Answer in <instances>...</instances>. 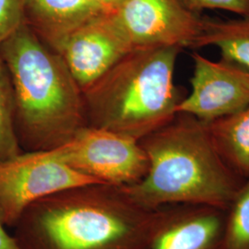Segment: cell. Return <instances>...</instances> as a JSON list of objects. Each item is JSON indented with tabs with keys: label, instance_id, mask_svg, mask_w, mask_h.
Here are the masks:
<instances>
[{
	"label": "cell",
	"instance_id": "obj_1",
	"mask_svg": "<svg viewBox=\"0 0 249 249\" xmlns=\"http://www.w3.org/2000/svg\"><path fill=\"white\" fill-rule=\"evenodd\" d=\"M162 213L137 204L122 187L89 184L28 207L13 236L21 249H150Z\"/></svg>",
	"mask_w": 249,
	"mask_h": 249
},
{
	"label": "cell",
	"instance_id": "obj_2",
	"mask_svg": "<svg viewBox=\"0 0 249 249\" xmlns=\"http://www.w3.org/2000/svg\"><path fill=\"white\" fill-rule=\"evenodd\" d=\"M140 144L149 169L141 181L122 188L143 208L196 205L226 211L245 180L224 161L207 125L195 116L178 113Z\"/></svg>",
	"mask_w": 249,
	"mask_h": 249
},
{
	"label": "cell",
	"instance_id": "obj_3",
	"mask_svg": "<svg viewBox=\"0 0 249 249\" xmlns=\"http://www.w3.org/2000/svg\"><path fill=\"white\" fill-rule=\"evenodd\" d=\"M15 100L23 151H49L86 125L82 90L61 55L23 22L0 45Z\"/></svg>",
	"mask_w": 249,
	"mask_h": 249
},
{
	"label": "cell",
	"instance_id": "obj_4",
	"mask_svg": "<svg viewBox=\"0 0 249 249\" xmlns=\"http://www.w3.org/2000/svg\"><path fill=\"white\" fill-rule=\"evenodd\" d=\"M183 49H134L82 91L86 123L140 142L168 124L185 97L174 81Z\"/></svg>",
	"mask_w": 249,
	"mask_h": 249
},
{
	"label": "cell",
	"instance_id": "obj_5",
	"mask_svg": "<svg viewBox=\"0 0 249 249\" xmlns=\"http://www.w3.org/2000/svg\"><path fill=\"white\" fill-rule=\"evenodd\" d=\"M51 151L71 168L99 184L131 186L149 169L140 142L88 124Z\"/></svg>",
	"mask_w": 249,
	"mask_h": 249
},
{
	"label": "cell",
	"instance_id": "obj_6",
	"mask_svg": "<svg viewBox=\"0 0 249 249\" xmlns=\"http://www.w3.org/2000/svg\"><path fill=\"white\" fill-rule=\"evenodd\" d=\"M99 184L59 160L51 150L22 151L0 162V220L14 227L28 207L71 187Z\"/></svg>",
	"mask_w": 249,
	"mask_h": 249
},
{
	"label": "cell",
	"instance_id": "obj_7",
	"mask_svg": "<svg viewBox=\"0 0 249 249\" xmlns=\"http://www.w3.org/2000/svg\"><path fill=\"white\" fill-rule=\"evenodd\" d=\"M109 16L132 49L175 46L194 49L203 15L181 0H124Z\"/></svg>",
	"mask_w": 249,
	"mask_h": 249
},
{
	"label": "cell",
	"instance_id": "obj_8",
	"mask_svg": "<svg viewBox=\"0 0 249 249\" xmlns=\"http://www.w3.org/2000/svg\"><path fill=\"white\" fill-rule=\"evenodd\" d=\"M191 91L180 102L178 113L195 116L205 124L237 113L249 106V71L221 58L213 61L192 53Z\"/></svg>",
	"mask_w": 249,
	"mask_h": 249
},
{
	"label": "cell",
	"instance_id": "obj_9",
	"mask_svg": "<svg viewBox=\"0 0 249 249\" xmlns=\"http://www.w3.org/2000/svg\"><path fill=\"white\" fill-rule=\"evenodd\" d=\"M132 50L107 12L77 30L56 52L83 91Z\"/></svg>",
	"mask_w": 249,
	"mask_h": 249
},
{
	"label": "cell",
	"instance_id": "obj_10",
	"mask_svg": "<svg viewBox=\"0 0 249 249\" xmlns=\"http://www.w3.org/2000/svg\"><path fill=\"white\" fill-rule=\"evenodd\" d=\"M225 211L196 205L163 207L150 249H224Z\"/></svg>",
	"mask_w": 249,
	"mask_h": 249
},
{
	"label": "cell",
	"instance_id": "obj_11",
	"mask_svg": "<svg viewBox=\"0 0 249 249\" xmlns=\"http://www.w3.org/2000/svg\"><path fill=\"white\" fill-rule=\"evenodd\" d=\"M107 12L93 0H25L24 22L57 51L77 30Z\"/></svg>",
	"mask_w": 249,
	"mask_h": 249
},
{
	"label": "cell",
	"instance_id": "obj_12",
	"mask_svg": "<svg viewBox=\"0 0 249 249\" xmlns=\"http://www.w3.org/2000/svg\"><path fill=\"white\" fill-rule=\"evenodd\" d=\"M206 125L224 161L241 178H249V106Z\"/></svg>",
	"mask_w": 249,
	"mask_h": 249
},
{
	"label": "cell",
	"instance_id": "obj_13",
	"mask_svg": "<svg viewBox=\"0 0 249 249\" xmlns=\"http://www.w3.org/2000/svg\"><path fill=\"white\" fill-rule=\"evenodd\" d=\"M205 46L217 47L221 58L249 71V15L232 19L203 15L202 30L194 49Z\"/></svg>",
	"mask_w": 249,
	"mask_h": 249
},
{
	"label": "cell",
	"instance_id": "obj_14",
	"mask_svg": "<svg viewBox=\"0 0 249 249\" xmlns=\"http://www.w3.org/2000/svg\"><path fill=\"white\" fill-rule=\"evenodd\" d=\"M15 124V100L6 65L0 57V162L22 152Z\"/></svg>",
	"mask_w": 249,
	"mask_h": 249
},
{
	"label": "cell",
	"instance_id": "obj_15",
	"mask_svg": "<svg viewBox=\"0 0 249 249\" xmlns=\"http://www.w3.org/2000/svg\"><path fill=\"white\" fill-rule=\"evenodd\" d=\"M224 249H249V177L225 211Z\"/></svg>",
	"mask_w": 249,
	"mask_h": 249
},
{
	"label": "cell",
	"instance_id": "obj_16",
	"mask_svg": "<svg viewBox=\"0 0 249 249\" xmlns=\"http://www.w3.org/2000/svg\"><path fill=\"white\" fill-rule=\"evenodd\" d=\"M25 0H0V45L24 22Z\"/></svg>",
	"mask_w": 249,
	"mask_h": 249
},
{
	"label": "cell",
	"instance_id": "obj_17",
	"mask_svg": "<svg viewBox=\"0 0 249 249\" xmlns=\"http://www.w3.org/2000/svg\"><path fill=\"white\" fill-rule=\"evenodd\" d=\"M185 6L200 13L205 9H222L239 16L249 15V0H181Z\"/></svg>",
	"mask_w": 249,
	"mask_h": 249
},
{
	"label": "cell",
	"instance_id": "obj_18",
	"mask_svg": "<svg viewBox=\"0 0 249 249\" xmlns=\"http://www.w3.org/2000/svg\"><path fill=\"white\" fill-rule=\"evenodd\" d=\"M0 249H21L13 235L6 230L5 224L0 220Z\"/></svg>",
	"mask_w": 249,
	"mask_h": 249
},
{
	"label": "cell",
	"instance_id": "obj_19",
	"mask_svg": "<svg viewBox=\"0 0 249 249\" xmlns=\"http://www.w3.org/2000/svg\"><path fill=\"white\" fill-rule=\"evenodd\" d=\"M108 11H112L116 9L124 0H93Z\"/></svg>",
	"mask_w": 249,
	"mask_h": 249
}]
</instances>
